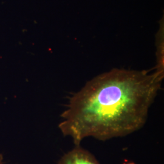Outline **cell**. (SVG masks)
Masks as SVG:
<instances>
[{
    "instance_id": "cell-1",
    "label": "cell",
    "mask_w": 164,
    "mask_h": 164,
    "mask_svg": "<svg viewBox=\"0 0 164 164\" xmlns=\"http://www.w3.org/2000/svg\"><path fill=\"white\" fill-rule=\"evenodd\" d=\"M162 80L147 71L116 68L100 74L71 97L60 129L75 146L86 137L106 140L129 134L145 123Z\"/></svg>"
},
{
    "instance_id": "cell-2",
    "label": "cell",
    "mask_w": 164,
    "mask_h": 164,
    "mask_svg": "<svg viewBox=\"0 0 164 164\" xmlns=\"http://www.w3.org/2000/svg\"><path fill=\"white\" fill-rule=\"evenodd\" d=\"M58 164H100L89 151L81 147L80 145H77L62 156Z\"/></svg>"
},
{
    "instance_id": "cell-3",
    "label": "cell",
    "mask_w": 164,
    "mask_h": 164,
    "mask_svg": "<svg viewBox=\"0 0 164 164\" xmlns=\"http://www.w3.org/2000/svg\"><path fill=\"white\" fill-rule=\"evenodd\" d=\"M157 66L155 72L160 78H164V39L163 32L157 38Z\"/></svg>"
}]
</instances>
